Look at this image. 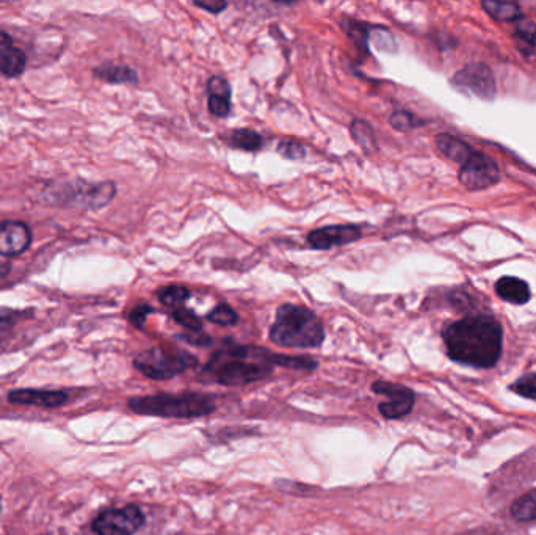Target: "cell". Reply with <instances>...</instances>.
Masks as SVG:
<instances>
[{
    "label": "cell",
    "instance_id": "cell-1",
    "mask_svg": "<svg viewBox=\"0 0 536 535\" xmlns=\"http://www.w3.org/2000/svg\"><path fill=\"white\" fill-rule=\"evenodd\" d=\"M275 366L314 371L317 369V361L311 357L273 354L262 347L243 346L226 339L204 366L203 375L207 380L220 385L242 386L267 379Z\"/></svg>",
    "mask_w": 536,
    "mask_h": 535
},
{
    "label": "cell",
    "instance_id": "cell-2",
    "mask_svg": "<svg viewBox=\"0 0 536 535\" xmlns=\"http://www.w3.org/2000/svg\"><path fill=\"white\" fill-rule=\"evenodd\" d=\"M450 360L477 369L496 366L502 355L504 332L489 316H469L447 325L442 332Z\"/></svg>",
    "mask_w": 536,
    "mask_h": 535
},
{
    "label": "cell",
    "instance_id": "cell-3",
    "mask_svg": "<svg viewBox=\"0 0 536 535\" xmlns=\"http://www.w3.org/2000/svg\"><path fill=\"white\" fill-rule=\"evenodd\" d=\"M270 339L286 349H317L325 341V328L317 314L306 306L284 303L276 310Z\"/></svg>",
    "mask_w": 536,
    "mask_h": 535
},
{
    "label": "cell",
    "instance_id": "cell-4",
    "mask_svg": "<svg viewBox=\"0 0 536 535\" xmlns=\"http://www.w3.org/2000/svg\"><path fill=\"white\" fill-rule=\"evenodd\" d=\"M132 412L143 416L159 418L192 419L212 415L217 410L214 399L207 394H151L132 397L127 402Z\"/></svg>",
    "mask_w": 536,
    "mask_h": 535
},
{
    "label": "cell",
    "instance_id": "cell-5",
    "mask_svg": "<svg viewBox=\"0 0 536 535\" xmlns=\"http://www.w3.org/2000/svg\"><path fill=\"white\" fill-rule=\"evenodd\" d=\"M196 364H198L196 357L184 350H170L163 347L145 350L134 360L135 368L153 380L173 379L187 369L195 368Z\"/></svg>",
    "mask_w": 536,
    "mask_h": 535
},
{
    "label": "cell",
    "instance_id": "cell-6",
    "mask_svg": "<svg viewBox=\"0 0 536 535\" xmlns=\"http://www.w3.org/2000/svg\"><path fill=\"white\" fill-rule=\"evenodd\" d=\"M145 525V515L137 506L104 510L93 521V531L98 535H134Z\"/></svg>",
    "mask_w": 536,
    "mask_h": 535
},
{
    "label": "cell",
    "instance_id": "cell-7",
    "mask_svg": "<svg viewBox=\"0 0 536 535\" xmlns=\"http://www.w3.org/2000/svg\"><path fill=\"white\" fill-rule=\"evenodd\" d=\"M452 84L457 90L483 99V101H491L496 95V81H494L493 73L482 63H472L458 71L453 77Z\"/></svg>",
    "mask_w": 536,
    "mask_h": 535
},
{
    "label": "cell",
    "instance_id": "cell-8",
    "mask_svg": "<svg viewBox=\"0 0 536 535\" xmlns=\"http://www.w3.org/2000/svg\"><path fill=\"white\" fill-rule=\"evenodd\" d=\"M372 391L386 397L380 404V413L386 419H400L410 415L416 396L408 386L392 382H375Z\"/></svg>",
    "mask_w": 536,
    "mask_h": 535
},
{
    "label": "cell",
    "instance_id": "cell-9",
    "mask_svg": "<svg viewBox=\"0 0 536 535\" xmlns=\"http://www.w3.org/2000/svg\"><path fill=\"white\" fill-rule=\"evenodd\" d=\"M500 179L499 168L493 159L485 154H472L466 164L461 167L460 182L469 190H485L497 184Z\"/></svg>",
    "mask_w": 536,
    "mask_h": 535
},
{
    "label": "cell",
    "instance_id": "cell-10",
    "mask_svg": "<svg viewBox=\"0 0 536 535\" xmlns=\"http://www.w3.org/2000/svg\"><path fill=\"white\" fill-rule=\"evenodd\" d=\"M363 237V228L358 225H333L323 226L319 230L311 231L306 237L309 247L314 250H330V248L342 247L353 244Z\"/></svg>",
    "mask_w": 536,
    "mask_h": 535
},
{
    "label": "cell",
    "instance_id": "cell-11",
    "mask_svg": "<svg viewBox=\"0 0 536 535\" xmlns=\"http://www.w3.org/2000/svg\"><path fill=\"white\" fill-rule=\"evenodd\" d=\"M77 184L79 186L68 189V201H74L82 208L93 209V211L106 208L116 195V186L110 181L101 182V184L77 181Z\"/></svg>",
    "mask_w": 536,
    "mask_h": 535
},
{
    "label": "cell",
    "instance_id": "cell-12",
    "mask_svg": "<svg viewBox=\"0 0 536 535\" xmlns=\"http://www.w3.org/2000/svg\"><path fill=\"white\" fill-rule=\"evenodd\" d=\"M32 245V231L24 222L5 220L0 222V255L13 258L22 255Z\"/></svg>",
    "mask_w": 536,
    "mask_h": 535
},
{
    "label": "cell",
    "instance_id": "cell-13",
    "mask_svg": "<svg viewBox=\"0 0 536 535\" xmlns=\"http://www.w3.org/2000/svg\"><path fill=\"white\" fill-rule=\"evenodd\" d=\"M8 401L29 407L58 408L68 404L69 396L60 390H15L8 394Z\"/></svg>",
    "mask_w": 536,
    "mask_h": 535
},
{
    "label": "cell",
    "instance_id": "cell-14",
    "mask_svg": "<svg viewBox=\"0 0 536 535\" xmlns=\"http://www.w3.org/2000/svg\"><path fill=\"white\" fill-rule=\"evenodd\" d=\"M27 55L15 44L10 33L0 32V74L16 79L26 71Z\"/></svg>",
    "mask_w": 536,
    "mask_h": 535
},
{
    "label": "cell",
    "instance_id": "cell-15",
    "mask_svg": "<svg viewBox=\"0 0 536 535\" xmlns=\"http://www.w3.org/2000/svg\"><path fill=\"white\" fill-rule=\"evenodd\" d=\"M435 143L436 146H438V150L441 151L447 159H450L452 162H457L461 167H463V165L471 159L472 154L475 153L468 143L457 139V137H453V135L439 134L438 137H436Z\"/></svg>",
    "mask_w": 536,
    "mask_h": 535
},
{
    "label": "cell",
    "instance_id": "cell-16",
    "mask_svg": "<svg viewBox=\"0 0 536 535\" xmlns=\"http://www.w3.org/2000/svg\"><path fill=\"white\" fill-rule=\"evenodd\" d=\"M496 292L500 299L515 305H524L530 300L529 284L515 277L500 278L496 283Z\"/></svg>",
    "mask_w": 536,
    "mask_h": 535
},
{
    "label": "cell",
    "instance_id": "cell-17",
    "mask_svg": "<svg viewBox=\"0 0 536 535\" xmlns=\"http://www.w3.org/2000/svg\"><path fill=\"white\" fill-rule=\"evenodd\" d=\"M95 76L107 84H137L138 74L132 70L129 65H121V63H102L101 66L95 68Z\"/></svg>",
    "mask_w": 536,
    "mask_h": 535
},
{
    "label": "cell",
    "instance_id": "cell-18",
    "mask_svg": "<svg viewBox=\"0 0 536 535\" xmlns=\"http://www.w3.org/2000/svg\"><path fill=\"white\" fill-rule=\"evenodd\" d=\"M511 517L519 523L536 521V488L519 496L515 503L511 504Z\"/></svg>",
    "mask_w": 536,
    "mask_h": 535
},
{
    "label": "cell",
    "instance_id": "cell-19",
    "mask_svg": "<svg viewBox=\"0 0 536 535\" xmlns=\"http://www.w3.org/2000/svg\"><path fill=\"white\" fill-rule=\"evenodd\" d=\"M229 145L232 148H236V150L254 153V151H259L264 146V139H262L261 134L253 131V129H237L229 137Z\"/></svg>",
    "mask_w": 536,
    "mask_h": 535
},
{
    "label": "cell",
    "instance_id": "cell-20",
    "mask_svg": "<svg viewBox=\"0 0 536 535\" xmlns=\"http://www.w3.org/2000/svg\"><path fill=\"white\" fill-rule=\"evenodd\" d=\"M513 38H515L516 46L522 54L527 55V57L536 54V26L532 21L519 22L515 33H513Z\"/></svg>",
    "mask_w": 536,
    "mask_h": 535
},
{
    "label": "cell",
    "instance_id": "cell-21",
    "mask_svg": "<svg viewBox=\"0 0 536 535\" xmlns=\"http://www.w3.org/2000/svg\"><path fill=\"white\" fill-rule=\"evenodd\" d=\"M350 131H352L355 142L363 148L364 153L369 154L377 151L378 146L377 139H375L374 128H372L367 121L353 120Z\"/></svg>",
    "mask_w": 536,
    "mask_h": 535
},
{
    "label": "cell",
    "instance_id": "cell-22",
    "mask_svg": "<svg viewBox=\"0 0 536 535\" xmlns=\"http://www.w3.org/2000/svg\"><path fill=\"white\" fill-rule=\"evenodd\" d=\"M190 291L181 286V284H170V286H165V288L159 289L157 291V299L162 305L168 306V308H181L187 300L190 299Z\"/></svg>",
    "mask_w": 536,
    "mask_h": 535
},
{
    "label": "cell",
    "instance_id": "cell-23",
    "mask_svg": "<svg viewBox=\"0 0 536 535\" xmlns=\"http://www.w3.org/2000/svg\"><path fill=\"white\" fill-rule=\"evenodd\" d=\"M482 7L485 8L489 16H493L497 21H516L522 18L521 8L513 2H483Z\"/></svg>",
    "mask_w": 536,
    "mask_h": 535
},
{
    "label": "cell",
    "instance_id": "cell-24",
    "mask_svg": "<svg viewBox=\"0 0 536 535\" xmlns=\"http://www.w3.org/2000/svg\"><path fill=\"white\" fill-rule=\"evenodd\" d=\"M207 321L212 324L223 325V327H231L239 322V314L232 308V306L226 305V303H220L215 306L211 313L207 314Z\"/></svg>",
    "mask_w": 536,
    "mask_h": 535
},
{
    "label": "cell",
    "instance_id": "cell-25",
    "mask_svg": "<svg viewBox=\"0 0 536 535\" xmlns=\"http://www.w3.org/2000/svg\"><path fill=\"white\" fill-rule=\"evenodd\" d=\"M174 321L178 322L182 327L187 328L189 332H203V321L201 317L195 313V311L189 310V308H176L171 313Z\"/></svg>",
    "mask_w": 536,
    "mask_h": 535
},
{
    "label": "cell",
    "instance_id": "cell-26",
    "mask_svg": "<svg viewBox=\"0 0 536 535\" xmlns=\"http://www.w3.org/2000/svg\"><path fill=\"white\" fill-rule=\"evenodd\" d=\"M389 123H391L392 128L397 129V131H411L414 128H421L422 121L419 118L414 117L413 113L406 112V110H397V112L392 113L391 118H389Z\"/></svg>",
    "mask_w": 536,
    "mask_h": 535
},
{
    "label": "cell",
    "instance_id": "cell-27",
    "mask_svg": "<svg viewBox=\"0 0 536 535\" xmlns=\"http://www.w3.org/2000/svg\"><path fill=\"white\" fill-rule=\"evenodd\" d=\"M510 390L518 396L526 397L530 401L536 402V374L522 375L521 379L516 380L513 385L510 386Z\"/></svg>",
    "mask_w": 536,
    "mask_h": 535
},
{
    "label": "cell",
    "instance_id": "cell-28",
    "mask_svg": "<svg viewBox=\"0 0 536 535\" xmlns=\"http://www.w3.org/2000/svg\"><path fill=\"white\" fill-rule=\"evenodd\" d=\"M278 153L289 161H300L306 156V148L298 140L283 139L279 142Z\"/></svg>",
    "mask_w": 536,
    "mask_h": 535
},
{
    "label": "cell",
    "instance_id": "cell-29",
    "mask_svg": "<svg viewBox=\"0 0 536 535\" xmlns=\"http://www.w3.org/2000/svg\"><path fill=\"white\" fill-rule=\"evenodd\" d=\"M207 93H209V96H220V98L231 99V85H229V82L226 81L225 77L212 76L211 79L207 81Z\"/></svg>",
    "mask_w": 536,
    "mask_h": 535
},
{
    "label": "cell",
    "instance_id": "cell-30",
    "mask_svg": "<svg viewBox=\"0 0 536 535\" xmlns=\"http://www.w3.org/2000/svg\"><path fill=\"white\" fill-rule=\"evenodd\" d=\"M207 107H209V112H211L214 117L226 118L229 117V113H231V99L220 98V96H209Z\"/></svg>",
    "mask_w": 536,
    "mask_h": 535
},
{
    "label": "cell",
    "instance_id": "cell-31",
    "mask_svg": "<svg viewBox=\"0 0 536 535\" xmlns=\"http://www.w3.org/2000/svg\"><path fill=\"white\" fill-rule=\"evenodd\" d=\"M154 313V308L148 303H142V305L135 306L134 310L129 314V322H131L134 327L143 328L145 327L146 319H148L149 314Z\"/></svg>",
    "mask_w": 536,
    "mask_h": 535
},
{
    "label": "cell",
    "instance_id": "cell-32",
    "mask_svg": "<svg viewBox=\"0 0 536 535\" xmlns=\"http://www.w3.org/2000/svg\"><path fill=\"white\" fill-rule=\"evenodd\" d=\"M193 5L201 10L209 11L212 15H220L221 11L228 8V2L225 0H193Z\"/></svg>",
    "mask_w": 536,
    "mask_h": 535
},
{
    "label": "cell",
    "instance_id": "cell-33",
    "mask_svg": "<svg viewBox=\"0 0 536 535\" xmlns=\"http://www.w3.org/2000/svg\"><path fill=\"white\" fill-rule=\"evenodd\" d=\"M185 343L193 344V346L203 347L209 346L212 343V339L203 332H190L185 335L179 336Z\"/></svg>",
    "mask_w": 536,
    "mask_h": 535
},
{
    "label": "cell",
    "instance_id": "cell-34",
    "mask_svg": "<svg viewBox=\"0 0 536 535\" xmlns=\"http://www.w3.org/2000/svg\"><path fill=\"white\" fill-rule=\"evenodd\" d=\"M19 317H22L21 311L0 310V332L15 324Z\"/></svg>",
    "mask_w": 536,
    "mask_h": 535
},
{
    "label": "cell",
    "instance_id": "cell-35",
    "mask_svg": "<svg viewBox=\"0 0 536 535\" xmlns=\"http://www.w3.org/2000/svg\"><path fill=\"white\" fill-rule=\"evenodd\" d=\"M0 507H2V499H0Z\"/></svg>",
    "mask_w": 536,
    "mask_h": 535
}]
</instances>
